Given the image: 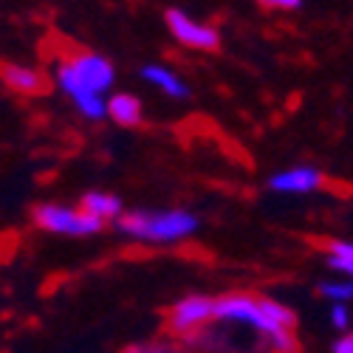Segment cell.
I'll list each match as a JSON object with an SVG mask.
<instances>
[{"label":"cell","mask_w":353,"mask_h":353,"mask_svg":"<svg viewBox=\"0 0 353 353\" xmlns=\"http://www.w3.org/2000/svg\"><path fill=\"white\" fill-rule=\"evenodd\" d=\"M164 23L170 28V34L192 51H218V46H221V34L215 26L201 23L181 9H167Z\"/></svg>","instance_id":"cell-6"},{"label":"cell","mask_w":353,"mask_h":353,"mask_svg":"<svg viewBox=\"0 0 353 353\" xmlns=\"http://www.w3.org/2000/svg\"><path fill=\"white\" fill-rule=\"evenodd\" d=\"M116 229L133 241L144 243H175L184 241L198 229V218L184 210H161V212H128L113 221Z\"/></svg>","instance_id":"cell-3"},{"label":"cell","mask_w":353,"mask_h":353,"mask_svg":"<svg viewBox=\"0 0 353 353\" xmlns=\"http://www.w3.org/2000/svg\"><path fill=\"white\" fill-rule=\"evenodd\" d=\"M322 249L328 252V266L353 277V243L347 241H322Z\"/></svg>","instance_id":"cell-12"},{"label":"cell","mask_w":353,"mask_h":353,"mask_svg":"<svg viewBox=\"0 0 353 353\" xmlns=\"http://www.w3.org/2000/svg\"><path fill=\"white\" fill-rule=\"evenodd\" d=\"M0 79L6 82V88L23 97H43L51 91V79L43 71L20 63H0Z\"/></svg>","instance_id":"cell-7"},{"label":"cell","mask_w":353,"mask_h":353,"mask_svg":"<svg viewBox=\"0 0 353 353\" xmlns=\"http://www.w3.org/2000/svg\"><path fill=\"white\" fill-rule=\"evenodd\" d=\"M331 322H334L336 331H347L350 314H347V305H345V303H334V308H331Z\"/></svg>","instance_id":"cell-14"},{"label":"cell","mask_w":353,"mask_h":353,"mask_svg":"<svg viewBox=\"0 0 353 353\" xmlns=\"http://www.w3.org/2000/svg\"><path fill=\"white\" fill-rule=\"evenodd\" d=\"M322 172L316 170V167H291V170H283V172H277V175H272L269 179V187L274 190V192H314V190H319L322 187Z\"/></svg>","instance_id":"cell-8"},{"label":"cell","mask_w":353,"mask_h":353,"mask_svg":"<svg viewBox=\"0 0 353 353\" xmlns=\"http://www.w3.org/2000/svg\"><path fill=\"white\" fill-rule=\"evenodd\" d=\"M331 350H334V353H353V334H347V336L336 339Z\"/></svg>","instance_id":"cell-16"},{"label":"cell","mask_w":353,"mask_h":353,"mask_svg":"<svg viewBox=\"0 0 353 353\" xmlns=\"http://www.w3.org/2000/svg\"><path fill=\"white\" fill-rule=\"evenodd\" d=\"M141 77L150 82V85H156L159 91H164L170 99H187L190 97V85L175 74V71H170L167 65H144L141 68Z\"/></svg>","instance_id":"cell-9"},{"label":"cell","mask_w":353,"mask_h":353,"mask_svg":"<svg viewBox=\"0 0 353 353\" xmlns=\"http://www.w3.org/2000/svg\"><path fill=\"white\" fill-rule=\"evenodd\" d=\"M79 210L91 212L102 221H116L122 215V201L110 195V192H85L82 201H79Z\"/></svg>","instance_id":"cell-11"},{"label":"cell","mask_w":353,"mask_h":353,"mask_svg":"<svg viewBox=\"0 0 353 353\" xmlns=\"http://www.w3.org/2000/svg\"><path fill=\"white\" fill-rule=\"evenodd\" d=\"M156 347H159V345H153V342H141V345H130V347L122 350V353H156Z\"/></svg>","instance_id":"cell-17"},{"label":"cell","mask_w":353,"mask_h":353,"mask_svg":"<svg viewBox=\"0 0 353 353\" xmlns=\"http://www.w3.org/2000/svg\"><path fill=\"white\" fill-rule=\"evenodd\" d=\"M215 319L221 322H241L257 331L263 339L280 334V331H294L297 328V316L283 303H274L269 297H257L249 291H232L215 300Z\"/></svg>","instance_id":"cell-2"},{"label":"cell","mask_w":353,"mask_h":353,"mask_svg":"<svg viewBox=\"0 0 353 353\" xmlns=\"http://www.w3.org/2000/svg\"><path fill=\"white\" fill-rule=\"evenodd\" d=\"M257 3L266 9H274V12H294L303 6V0H257Z\"/></svg>","instance_id":"cell-15"},{"label":"cell","mask_w":353,"mask_h":353,"mask_svg":"<svg viewBox=\"0 0 353 353\" xmlns=\"http://www.w3.org/2000/svg\"><path fill=\"white\" fill-rule=\"evenodd\" d=\"M156 353H184V350H175V347H167V345H159Z\"/></svg>","instance_id":"cell-18"},{"label":"cell","mask_w":353,"mask_h":353,"mask_svg":"<svg viewBox=\"0 0 353 353\" xmlns=\"http://www.w3.org/2000/svg\"><path fill=\"white\" fill-rule=\"evenodd\" d=\"M32 221L46 229V232H54V234H97L102 232L105 221L85 212V210H71V207H63V203H37L32 210Z\"/></svg>","instance_id":"cell-4"},{"label":"cell","mask_w":353,"mask_h":353,"mask_svg":"<svg viewBox=\"0 0 353 353\" xmlns=\"http://www.w3.org/2000/svg\"><path fill=\"white\" fill-rule=\"evenodd\" d=\"M108 116L116 125H122V128H139L141 119H144V110H141L139 97H133V94H113L108 99Z\"/></svg>","instance_id":"cell-10"},{"label":"cell","mask_w":353,"mask_h":353,"mask_svg":"<svg viewBox=\"0 0 353 353\" xmlns=\"http://www.w3.org/2000/svg\"><path fill=\"white\" fill-rule=\"evenodd\" d=\"M319 294H322V297H328V300H334V303H347V300H353V283L350 280L322 283L319 285Z\"/></svg>","instance_id":"cell-13"},{"label":"cell","mask_w":353,"mask_h":353,"mask_svg":"<svg viewBox=\"0 0 353 353\" xmlns=\"http://www.w3.org/2000/svg\"><path fill=\"white\" fill-rule=\"evenodd\" d=\"M57 88L77 105V110L85 119H105L108 116V99L105 94L116 82V68L108 57L79 51L60 63L54 74Z\"/></svg>","instance_id":"cell-1"},{"label":"cell","mask_w":353,"mask_h":353,"mask_svg":"<svg viewBox=\"0 0 353 353\" xmlns=\"http://www.w3.org/2000/svg\"><path fill=\"white\" fill-rule=\"evenodd\" d=\"M215 319V300L207 294H190V297L179 300L170 314H167V331L172 336L190 339L201 328H207V322Z\"/></svg>","instance_id":"cell-5"}]
</instances>
